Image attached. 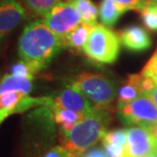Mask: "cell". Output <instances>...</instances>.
<instances>
[{"instance_id": "20", "label": "cell", "mask_w": 157, "mask_h": 157, "mask_svg": "<svg viewBox=\"0 0 157 157\" xmlns=\"http://www.w3.org/2000/svg\"><path fill=\"white\" fill-rule=\"evenodd\" d=\"M8 73L19 75V76H25V77H31V78H35V75L36 74L31 66L26 62L22 61V60H19L18 62H15L14 64H12L9 67Z\"/></svg>"}, {"instance_id": "29", "label": "cell", "mask_w": 157, "mask_h": 157, "mask_svg": "<svg viewBox=\"0 0 157 157\" xmlns=\"http://www.w3.org/2000/svg\"><path fill=\"white\" fill-rule=\"evenodd\" d=\"M146 157H155V155H153V154H150L148 156H146Z\"/></svg>"}, {"instance_id": "21", "label": "cell", "mask_w": 157, "mask_h": 157, "mask_svg": "<svg viewBox=\"0 0 157 157\" xmlns=\"http://www.w3.org/2000/svg\"><path fill=\"white\" fill-rule=\"evenodd\" d=\"M141 74L151 78L157 84V50L147 62L145 67L142 69Z\"/></svg>"}, {"instance_id": "15", "label": "cell", "mask_w": 157, "mask_h": 157, "mask_svg": "<svg viewBox=\"0 0 157 157\" xmlns=\"http://www.w3.org/2000/svg\"><path fill=\"white\" fill-rule=\"evenodd\" d=\"M34 79L35 78L6 73L0 79V90H14L29 94L34 87Z\"/></svg>"}, {"instance_id": "7", "label": "cell", "mask_w": 157, "mask_h": 157, "mask_svg": "<svg viewBox=\"0 0 157 157\" xmlns=\"http://www.w3.org/2000/svg\"><path fill=\"white\" fill-rule=\"evenodd\" d=\"M157 137L149 128L141 126L127 129V145L124 157H146L154 152Z\"/></svg>"}, {"instance_id": "24", "label": "cell", "mask_w": 157, "mask_h": 157, "mask_svg": "<svg viewBox=\"0 0 157 157\" xmlns=\"http://www.w3.org/2000/svg\"><path fill=\"white\" fill-rule=\"evenodd\" d=\"M103 148L105 149L106 153L109 157H124L125 155V148L124 146L116 145V144H102Z\"/></svg>"}, {"instance_id": "5", "label": "cell", "mask_w": 157, "mask_h": 157, "mask_svg": "<svg viewBox=\"0 0 157 157\" xmlns=\"http://www.w3.org/2000/svg\"><path fill=\"white\" fill-rule=\"evenodd\" d=\"M118 118L128 126L151 127L157 123V106L148 95L118 105Z\"/></svg>"}, {"instance_id": "22", "label": "cell", "mask_w": 157, "mask_h": 157, "mask_svg": "<svg viewBox=\"0 0 157 157\" xmlns=\"http://www.w3.org/2000/svg\"><path fill=\"white\" fill-rule=\"evenodd\" d=\"M113 1L126 6L129 10H135L140 12L145 7L147 3L150 2L148 0H113Z\"/></svg>"}, {"instance_id": "30", "label": "cell", "mask_w": 157, "mask_h": 157, "mask_svg": "<svg viewBox=\"0 0 157 157\" xmlns=\"http://www.w3.org/2000/svg\"><path fill=\"white\" fill-rule=\"evenodd\" d=\"M153 2H155V3H157V0H152Z\"/></svg>"}, {"instance_id": "10", "label": "cell", "mask_w": 157, "mask_h": 157, "mask_svg": "<svg viewBox=\"0 0 157 157\" xmlns=\"http://www.w3.org/2000/svg\"><path fill=\"white\" fill-rule=\"evenodd\" d=\"M121 44L128 51L144 52L152 45L151 36L139 25H129L119 33Z\"/></svg>"}, {"instance_id": "6", "label": "cell", "mask_w": 157, "mask_h": 157, "mask_svg": "<svg viewBox=\"0 0 157 157\" xmlns=\"http://www.w3.org/2000/svg\"><path fill=\"white\" fill-rule=\"evenodd\" d=\"M45 22L56 35L63 38L81 23L82 19L77 9L71 3L66 1L59 2L47 13L45 15Z\"/></svg>"}, {"instance_id": "26", "label": "cell", "mask_w": 157, "mask_h": 157, "mask_svg": "<svg viewBox=\"0 0 157 157\" xmlns=\"http://www.w3.org/2000/svg\"><path fill=\"white\" fill-rule=\"evenodd\" d=\"M146 95H148L149 98L153 101V102L155 103V105L157 106V84L154 86V87H153L152 90H150V91L147 93Z\"/></svg>"}, {"instance_id": "19", "label": "cell", "mask_w": 157, "mask_h": 157, "mask_svg": "<svg viewBox=\"0 0 157 157\" xmlns=\"http://www.w3.org/2000/svg\"><path fill=\"white\" fill-rule=\"evenodd\" d=\"M102 144H116L126 147L127 145V129H116L106 132L101 139Z\"/></svg>"}, {"instance_id": "8", "label": "cell", "mask_w": 157, "mask_h": 157, "mask_svg": "<svg viewBox=\"0 0 157 157\" xmlns=\"http://www.w3.org/2000/svg\"><path fill=\"white\" fill-rule=\"evenodd\" d=\"M94 108L95 106L81 92L68 84L55 96H52V103L50 105V109H70L84 116L91 113Z\"/></svg>"}, {"instance_id": "3", "label": "cell", "mask_w": 157, "mask_h": 157, "mask_svg": "<svg viewBox=\"0 0 157 157\" xmlns=\"http://www.w3.org/2000/svg\"><path fill=\"white\" fill-rule=\"evenodd\" d=\"M81 92L94 106L108 108L118 96V87L113 79L103 74L82 72L67 83Z\"/></svg>"}, {"instance_id": "32", "label": "cell", "mask_w": 157, "mask_h": 157, "mask_svg": "<svg viewBox=\"0 0 157 157\" xmlns=\"http://www.w3.org/2000/svg\"><path fill=\"white\" fill-rule=\"evenodd\" d=\"M148 1H150V2H153V1H152V0H148Z\"/></svg>"}, {"instance_id": "13", "label": "cell", "mask_w": 157, "mask_h": 157, "mask_svg": "<svg viewBox=\"0 0 157 157\" xmlns=\"http://www.w3.org/2000/svg\"><path fill=\"white\" fill-rule=\"evenodd\" d=\"M129 9L113 0H102L98 6V18L101 25L108 26L115 25L121 16Z\"/></svg>"}, {"instance_id": "27", "label": "cell", "mask_w": 157, "mask_h": 157, "mask_svg": "<svg viewBox=\"0 0 157 157\" xmlns=\"http://www.w3.org/2000/svg\"><path fill=\"white\" fill-rule=\"evenodd\" d=\"M148 128H149L150 130H151L152 132H153V134L157 136V123L155 124V125L151 126V127H148Z\"/></svg>"}, {"instance_id": "11", "label": "cell", "mask_w": 157, "mask_h": 157, "mask_svg": "<svg viewBox=\"0 0 157 157\" xmlns=\"http://www.w3.org/2000/svg\"><path fill=\"white\" fill-rule=\"evenodd\" d=\"M143 75L139 74H130L127 78L125 84L118 90V105H125L127 102L134 101L140 95L144 94V90L142 86Z\"/></svg>"}, {"instance_id": "1", "label": "cell", "mask_w": 157, "mask_h": 157, "mask_svg": "<svg viewBox=\"0 0 157 157\" xmlns=\"http://www.w3.org/2000/svg\"><path fill=\"white\" fill-rule=\"evenodd\" d=\"M62 49H64L62 39L40 19L25 26L17 44L19 58L36 73L48 67Z\"/></svg>"}, {"instance_id": "9", "label": "cell", "mask_w": 157, "mask_h": 157, "mask_svg": "<svg viewBox=\"0 0 157 157\" xmlns=\"http://www.w3.org/2000/svg\"><path fill=\"white\" fill-rule=\"evenodd\" d=\"M25 18V10L16 0H0V40L7 36Z\"/></svg>"}, {"instance_id": "25", "label": "cell", "mask_w": 157, "mask_h": 157, "mask_svg": "<svg viewBox=\"0 0 157 157\" xmlns=\"http://www.w3.org/2000/svg\"><path fill=\"white\" fill-rule=\"evenodd\" d=\"M81 157H109L105 148L101 147H91L83 153Z\"/></svg>"}, {"instance_id": "18", "label": "cell", "mask_w": 157, "mask_h": 157, "mask_svg": "<svg viewBox=\"0 0 157 157\" xmlns=\"http://www.w3.org/2000/svg\"><path fill=\"white\" fill-rule=\"evenodd\" d=\"M29 10L38 15H46L61 0H23Z\"/></svg>"}, {"instance_id": "23", "label": "cell", "mask_w": 157, "mask_h": 157, "mask_svg": "<svg viewBox=\"0 0 157 157\" xmlns=\"http://www.w3.org/2000/svg\"><path fill=\"white\" fill-rule=\"evenodd\" d=\"M40 157H73L62 145L53 146L47 149Z\"/></svg>"}, {"instance_id": "4", "label": "cell", "mask_w": 157, "mask_h": 157, "mask_svg": "<svg viewBox=\"0 0 157 157\" xmlns=\"http://www.w3.org/2000/svg\"><path fill=\"white\" fill-rule=\"evenodd\" d=\"M121 49L119 34L103 25L92 28L82 52L98 64H113L118 60Z\"/></svg>"}, {"instance_id": "31", "label": "cell", "mask_w": 157, "mask_h": 157, "mask_svg": "<svg viewBox=\"0 0 157 157\" xmlns=\"http://www.w3.org/2000/svg\"><path fill=\"white\" fill-rule=\"evenodd\" d=\"M1 77H2V76H1V73H0V79H1Z\"/></svg>"}, {"instance_id": "16", "label": "cell", "mask_w": 157, "mask_h": 157, "mask_svg": "<svg viewBox=\"0 0 157 157\" xmlns=\"http://www.w3.org/2000/svg\"><path fill=\"white\" fill-rule=\"evenodd\" d=\"M67 1L79 11L82 22L91 25H98V9L91 0H67Z\"/></svg>"}, {"instance_id": "12", "label": "cell", "mask_w": 157, "mask_h": 157, "mask_svg": "<svg viewBox=\"0 0 157 157\" xmlns=\"http://www.w3.org/2000/svg\"><path fill=\"white\" fill-rule=\"evenodd\" d=\"M94 25H88V23L81 22L77 26H75L72 31H70L67 35H65L62 39L64 48H68L75 52H80L83 50L90 32Z\"/></svg>"}, {"instance_id": "28", "label": "cell", "mask_w": 157, "mask_h": 157, "mask_svg": "<svg viewBox=\"0 0 157 157\" xmlns=\"http://www.w3.org/2000/svg\"><path fill=\"white\" fill-rule=\"evenodd\" d=\"M156 136V135H155ZM157 137V136H156ZM153 154L155 155V157H157V138H156V143H155V148H154V152H153Z\"/></svg>"}, {"instance_id": "2", "label": "cell", "mask_w": 157, "mask_h": 157, "mask_svg": "<svg viewBox=\"0 0 157 157\" xmlns=\"http://www.w3.org/2000/svg\"><path fill=\"white\" fill-rule=\"evenodd\" d=\"M112 121L111 106L98 108L85 116L69 132L60 135L61 145L73 157H81L101 141Z\"/></svg>"}, {"instance_id": "17", "label": "cell", "mask_w": 157, "mask_h": 157, "mask_svg": "<svg viewBox=\"0 0 157 157\" xmlns=\"http://www.w3.org/2000/svg\"><path fill=\"white\" fill-rule=\"evenodd\" d=\"M141 18L149 31L157 32V3L148 2L141 10Z\"/></svg>"}, {"instance_id": "14", "label": "cell", "mask_w": 157, "mask_h": 157, "mask_svg": "<svg viewBox=\"0 0 157 157\" xmlns=\"http://www.w3.org/2000/svg\"><path fill=\"white\" fill-rule=\"evenodd\" d=\"M55 124L58 126L60 135L69 132L76 124L84 118V115L65 109H51Z\"/></svg>"}]
</instances>
